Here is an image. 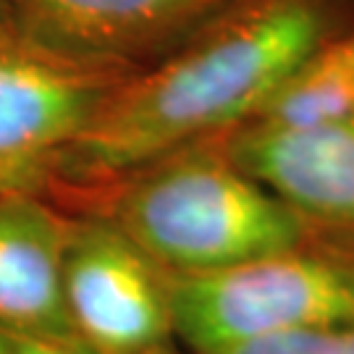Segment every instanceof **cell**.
<instances>
[{"label": "cell", "instance_id": "6da1fadb", "mask_svg": "<svg viewBox=\"0 0 354 354\" xmlns=\"http://www.w3.org/2000/svg\"><path fill=\"white\" fill-rule=\"evenodd\" d=\"M323 35L315 0H241L158 66L127 76L68 150L58 178L121 181L244 127Z\"/></svg>", "mask_w": 354, "mask_h": 354}, {"label": "cell", "instance_id": "7a4b0ae2", "mask_svg": "<svg viewBox=\"0 0 354 354\" xmlns=\"http://www.w3.org/2000/svg\"><path fill=\"white\" fill-rule=\"evenodd\" d=\"M105 218L171 276L215 273L297 250L307 226L223 150L197 145L121 178Z\"/></svg>", "mask_w": 354, "mask_h": 354}, {"label": "cell", "instance_id": "3957f363", "mask_svg": "<svg viewBox=\"0 0 354 354\" xmlns=\"http://www.w3.org/2000/svg\"><path fill=\"white\" fill-rule=\"evenodd\" d=\"M165 283L174 336L192 354L354 323V257L304 244L215 273H165Z\"/></svg>", "mask_w": 354, "mask_h": 354}, {"label": "cell", "instance_id": "277c9868", "mask_svg": "<svg viewBox=\"0 0 354 354\" xmlns=\"http://www.w3.org/2000/svg\"><path fill=\"white\" fill-rule=\"evenodd\" d=\"M127 76L0 39V200L39 197Z\"/></svg>", "mask_w": 354, "mask_h": 354}, {"label": "cell", "instance_id": "5b68a950", "mask_svg": "<svg viewBox=\"0 0 354 354\" xmlns=\"http://www.w3.org/2000/svg\"><path fill=\"white\" fill-rule=\"evenodd\" d=\"M64 302L89 354H163L174 339L165 270L111 218L68 221Z\"/></svg>", "mask_w": 354, "mask_h": 354}, {"label": "cell", "instance_id": "8992f818", "mask_svg": "<svg viewBox=\"0 0 354 354\" xmlns=\"http://www.w3.org/2000/svg\"><path fill=\"white\" fill-rule=\"evenodd\" d=\"M241 0H0L11 35L79 64L134 68L171 55Z\"/></svg>", "mask_w": 354, "mask_h": 354}, {"label": "cell", "instance_id": "52a82bcc", "mask_svg": "<svg viewBox=\"0 0 354 354\" xmlns=\"http://www.w3.org/2000/svg\"><path fill=\"white\" fill-rule=\"evenodd\" d=\"M223 155L302 221L354 228V121L315 129L244 124Z\"/></svg>", "mask_w": 354, "mask_h": 354}, {"label": "cell", "instance_id": "ba28073f", "mask_svg": "<svg viewBox=\"0 0 354 354\" xmlns=\"http://www.w3.org/2000/svg\"><path fill=\"white\" fill-rule=\"evenodd\" d=\"M66 228L39 197L0 200V328L79 344L64 302Z\"/></svg>", "mask_w": 354, "mask_h": 354}, {"label": "cell", "instance_id": "9c48e42d", "mask_svg": "<svg viewBox=\"0 0 354 354\" xmlns=\"http://www.w3.org/2000/svg\"><path fill=\"white\" fill-rule=\"evenodd\" d=\"M354 121V79L346 45L330 42L283 76L247 121L266 129H315Z\"/></svg>", "mask_w": 354, "mask_h": 354}, {"label": "cell", "instance_id": "30bf717a", "mask_svg": "<svg viewBox=\"0 0 354 354\" xmlns=\"http://www.w3.org/2000/svg\"><path fill=\"white\" fill-rule=\"evenodd\" d=\"M218 354H354V323L286 333Z\"/></svg>", "mask_w": 354, "mask_h": 354}, {"label": "cell", "instance_id": "8fae6325", "mask_svg": "<svg viewBox=\"0 0 354 354\" xmlns=\"http://www.w3.org/2000/svg\"><path fill=\"white\" fill-rule=\"evenodd\" d=\"M0 354H89L84 346L35 333L0 328Z\"/></svg>", "mask_w": 354, "mask_h": 354}, {"label": "cell", "instance_id": "7c38bea8", "mask_svg": "<svg viewBox=\"0 0 354 354\" xmlns=\"http://www.w3.org/2000/svg\"><path fill=\"white\" fill-rule=\"evenodd\" d=\"M346 45V55H349V68H352V79H354V35L349 39H344Z\"/></svg>", "mask_w": 354, "mask_h": 354}, {"label": "cell", "instance_id": "4fadbf2b", "mask_svg": "<svg viewBox=\"0 0 354 354\" xmlns=\"http://www.w3.org/2000/svg\"><path fill=\"white\" fill-rule=\"evenodd\" d=\"M11 37V29H8V21H6V16L0 11V39Z\"/></svg>", "mask_w": 354, "mask_h": 354}]
</instances>
